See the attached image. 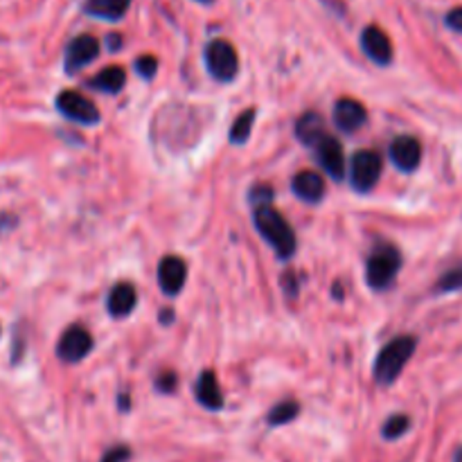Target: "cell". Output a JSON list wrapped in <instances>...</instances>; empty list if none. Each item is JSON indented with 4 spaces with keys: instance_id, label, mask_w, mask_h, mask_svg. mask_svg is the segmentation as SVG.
<instances>
[{
    "instance_id": "cell-1",
    "label": "cell",
    "mask_w": 462,
    "mask_h": 462,
    "mask_svg": "<svg viewBox=\"0 0 462 462\" xmlns=\"http://www.w3.org/2000/svg\"><path fill=\"white\" fill-rule=\"evenodd\" d=\"M253 221H255V228L260 230L262 237L278 251L280 257L293 255V251H296V235H293V228L289 226V221L275 208H255Z\"/></svg>"
},
{
    "instance_id": "cell-2",
    "label": "cell",
    "mask_w": 462,
    "mask_h": 462,
    "mask_svg": "<svg viewBox=\"0 0 462 462\" xmlns=\"http://www.w3.org/2000/svg\"><path fill=\"white\" fill-rule=\"evenodd\" d=\"M418 341L413 337H400L393 338L382 352H379L377 361H374V382L382 386H391L397 382L402 370L406 368L409 359L413 356Z\"/></svg>"
},
{
    "instance_id": "cell-3",
    "label": "cell",
    "mask_w": 462,
    "mask_h": 462,
    "mask_svg": "<svg viewBox=\"0 0 462 462\" xmlns=\"http://www.w3.org/2000/svg\"><path fill=\"white\" fill-rule=\"evenodd\" d=\"M402 269V255L395 246H379L377 251L370 255L368 269H365V278L368 284L377 291L388 289L395 282L397 273Z\"/></svg>"
},
{
    "instance_id": "cell-4",
    "label": "cell",
    "mask_w": 462,
    "mask_h": 462,
    "mask_svg": "<svg viewBox=\"0 0 462 462\" xmlns=\"http://www.w3.org/2000/svg\"><path fill=\"white\" fill-rule=\"evenodd\" d=\"M206 66L215 79L233 81L239 70V57L235 45L226 39L210 41L206 48Z\"/></svg>"
},
{
    "instance_id": "cell-5",
    "label": "cell",
    "mask_w": 462,
    "mask_h": 462,
    "mask_svg": "<svg viewBox=\"0 0 462 462\" xmlns=\"http://www.w3.org/2000/svg\"><path fill=\"white\" fill-rule=\"evenodd\" d=\"M382 170L383 161L377 152H373V149H361V152H356L350 162V180L355 185V189L370 192L377 185Z\"/></svg>"
},
{
    "instance_id": "cell-6",
    "label": "cell",
    "mask_w": 462,
    "mask_h": 462,
    "mask_svg": "<svg viewBox=\"0 0 462 462\" xmlns=\"http://www.w3.org/2000/svg\"><path fill=\"white\" fill-rule=\"evenodd\" d=\"M57 108L68 120L79 122V125H97L99 122L97 106L77 90H61L57 95Z\"/></svg>"
},
{
    "instance_id": "cell-7",
    "label": "cell",
    "mask_w": 462,
    "mask_h": 462,
    "mask_svg": "<svg viewBox=\"0 0 462 462\" xmlns=\"http://www.w3.org/2000/svg\"><path fill=\"white\" fill-rule=\"evenodd\" d=\"M93 350V337H90L88 329H84L81 325H72L66 332L61 334L57 346L59 359H63L66 364H77V361L84 359L88 352Z\"/></svg>"
},
{
    "instance_id": "cell-8",
    "label": "cell",
    "mask_w": 462,
    "mask_h": 462,
    "mask_svg": "<svg viewBox=\"0 0 462 462\" xmlns=\"http://www.w3.org/2000/svg\"><path fill=\"white\" fill-rule=\"evenodd\" d=\"M314 152L320 167H323L334 180H343V176H346V153H343L341 143H338L334 135H325V138L316 144Z\"/></svg>"
},
{
    "instance_id": "cell-9",
    "label": "cell",
    "mask_w": 462,
    "mask_h": 462,
    "mask_svg": "<svg viewBox=\"0 0 462 462\" xmlns=\"http://www.w3.org/2000/svg\"><path fill=\"white\" fill-rule=\"evenodd\" d=\"M185 280H188V266H185V262L176 255L162 257L161 264H158V284H161L162 293H167V296H179L185 287Z\"/></svg>"
},
{
    "instance_id": "cell-10",
    "label": "cell",
    "mask_w": 462,
    "mask_h": 462,
    "mask_svg": "<svg viewBox=\"0 0 462 462\" xmlns=\"http://www.w3.org/2000/svg\"><path fill=\"white\" fill-rule=\"evenodd\" d=\"M99 54V41L90 34H79L68 43L66 72H77L93 63Z\"/></svg>"
},
{
    "instance_id": "cell-11",
    "label": "cell",
    "mask_w": 462,
    "mask_h": 462,
    "mask_svg": "<svg viewBox=\"0 0 462 462\" xmlns=\"http://www.w3.org/2000/svg\"><path fill=\"white\" fill-rule=\"evenodd\" d=\"M391 161L400 171H415L422 161V144L413 135H400L391 144Z\"/></svg>"
},
{
    "instance_id": "cell-12",
    "label": "cell",
    "mask_w": 462,
    "mask_h": 462,
    "mask_svg": "<svg viewBox=\"0 0 462 462\" xmlns=\"http://www.w3.org/2000/svg\"><path fill=\"white\" fill-rule=\"evenodd\" d=\"M368 120V111L361 102L350 97L338 99L337 106H334V125L343 131V134H355Z\"/></svg>"
},
{
    "instance_id": "cell-13",
    "label": "cell",
    "mask_w": 462,
    "mask_h": 462,
    "mask_svg": "<svg viewBox=\"0 0 462 462\" xmlns=\"http://www.w3.org/2000/svg\"><path fill=\"white\" fill-rule=\"evenodd\" d=\"M361 48L379 66H388L393 61V43L382 27H365L364 34H361Z\"/></svg>"
},
{
    "instance_id": "cell-14",
    "label": "cell",
    "mask_w": 462,
    "mask_h": 462,
    "mask_svg": "<svg viewBox=\"0 0 462 462\" xmlns=\"http://www.w3.org/2000/svg\"><path fill=\"white\" fill-rule=\"evenodd\" d=\"M135 302H138V293H135L134 284L120 282L111 289L106 300L108 314L122 319V316H129L135 310Z\"/></svg>"
},
{
    "instance_id": "cell-15",
    "label": "cell",
    "mask_w": 462,
    "mask_h": 462,
    "mask_svg": "<svg viewBox=\"0 0 462 462\" xmlns=\"http://www.w3.org/2000/svg\"><path fill=\"white\" fill-rule=\"evenodd\" d=\"M293 192H296L298 199L307 203H319L325 194V180L323 176L316 174V171H300L296 174L291 183Z\"/></svg>"
},
{
    "instance_id": "cell-16",
    "label": "cell",
    "mask_w": 462,
    "mask_h": 462,
    "mask_svg": "<svg viewBox=\"0 0 462 462\" xmlns=\"http://www.w3.org/2000/svg\"><path fill=\"white\" fill-rule=\"evenodd\" d=\"M194 393H197V400L201 402L206 409L219 411L221 406H224V393H221L219 379H217V374L210 373V370H206V373L199 377Z\"/></svg>"
},
{
    "instance_id": "cell-17",
    "label": "cell",
    "mask_w": 462,
    "mask_h": 462,
    "mask_svg": "<svg viewBox=\"0 0 462 462\" xmlns=\"http://www.w3.org/2000/svg\"><path fill=\"white\" fill-rule=\"evenodd\" d=\"M296 135L302 144L314 149L328 135L325 134L323 117L319 113H305V116H300V120L296 122Z\"/></svg>"
},
{
    "instance_id": "cell-18",
    "label": "cell",
    "mask_w": 462,
    "mask_h": 462,
    "mask_svg": "<svg viewBox=\"0 0 462 462\" xmlns=\"http://www.w3.org/2000/svg\"><path fill=\"white\" fill-rule=\"evenodd\" d=\"M131 0H86L84 12L102 21H120L129 9Z\"/></svg>"
},
{
    "instance_id": "cell-19",
    "label": "cell",
    "mask_w": 462,
    "mask_h": 462,
    "mask_svg": "<svg viewBox=\"0 0 462 462\" xmlns=\"http://www.w3.org/2000/svg\"><path fill=\"white\" fill-rule=\"evenodd\" d=\"M125 84H126V72L125 68L120 66L104 68V70H99L97 75L90 79V86H93L95 90H99V93H108V95L120 93V90L125 88Z\"/></svg>"
},
{
    "instance_id": "cell-20",
    "label": "cell",
    "mask_w": 462,
    "mask_h": 462,
    "mask_svg": "<svg viewBox=\"0 0 462 462\" xmlns=\"http://www.w3.org/2000/svg\"><path fill=\"white\" fill-rule=\"evenodd\" d=\"M298 413H300V404L293 400H287V402H282V404L275 406V409H271L269 418L266 420H269L271 427H282V424L296 420Z\"/></svg>"
},
{
    "instance_id": "cell-21",
    "label": "cell",
    "mask_w": 462,
    "mask_h": 462,
    "mask_svg": "<svg viewBox=\"0 0 462 462\" xmlns=\"http://www.w3.org/2000/svg\"><path fill=\"white\" fill-rule=\"evenodd\" d=\"M253 122H255V108H248V111H244L242 116L235 120L233 129H230V143L235 144L246 143L248 135H251L253 131Z\"/></svg>"
},
{
    "instance_id": "cell-22",
    "label": "cell",
    "mask_w": 462,
    "mask_h": 462,
    "mask_svg": "<svg viewBox=\"0 0 462 462\" xmlns=\"http://www.w3.org/2000/svg\"><path fill=\"white\" fill-rule=\"evenodd\" d=\"M409 429H411L409 415H393V418L386 422V427H383V438H388V440H397V438L404 436Z\"/></svg>"
},
{
    "instance_id": "cell-23",
    "label": "cell",
    "mask_w": 462,
    "mask_h": 462,
    "mask_svg": "<svg viewBox=\"0 0 462 462\" xmlns=\"http://www.w3.org/2000/svg\"><path fill=\"white\" fill-rule=\"evenodd\" d=\"M458 289H462V266H458V269H451L449 273L442 275V280L438 282V291H458Z\"/></svg>"
},
{
    "instance_id": "cell-24",
    "label": "cell",
    "mask_w": 462,
    "mask_h": 462,
    "mask_svg": "<svg viewBox=\"0 0 462 462\" xmlns=\"http://www.w3.org/2000/svg\"><path fill=\"white\" fill-rule=\"evenodd\" d=\"M135 70H138V75L144 77V79H152L158 70V59L152 57V54H144V57L135 59Z\"/></svg>"
},
{
    "instance_id": "cell-25",
    "label": "cell",
    "mask_w": 462,
    "mask_h": 462,
    "mask_svg": "<svg viewBox=\"0 0 462 462\" xmlns=\"http://www.w3.org/2000/svg\"><path fill=\"white\" fill-rule=\"evenodd\" d=\"M271 199H273V188H269V185H257L251 189V201L255 203V208L271 206Z\"/></svg>"
},
{
    "instance_id": "cell-26",
    "label": "cell",
    "mask_w": 462,
    "mask_h": 462,
    "mask_svg": "<svg viewBox=\"0 0 462 462\" xmlns=\"http://www.w3.org/2000/svg\"><path fill=\"white\" fill-rule=\"evenodd\" d=\"M129 456H131L129 447H113L111 451H106V454H104L102 462H126L129 460Z\"/></svg>"
},
{
    "instance_id": "cell-27",
    "label": "cell",
    "mask_w": 462,
    "mask_h": 462,
    "mask_svg": "<svg viewBox=\"0 0 462 462\" xmlns=\"http://www.w3.org/2000/svg\"><path fill=\"white\" fill-rule=\"evenodd\" d=\"M447 25L454 32H462V7L451 9V12L447 14Z\"/></svg>"
},
{
    "instance_id": "cell-28",
    "label": "cell",
    "mask_w": 462,
    "mask_h": 462,
    "mask_svg": "<svg viewBox=\"0 0 462 462\" xmlns=\"http://www.w3.org/2000/svg\"><path fill=\"white\" fill-rule=\"evenodd\" d=\"M158 388L162 393H174L176 388V374L174 373H165L161 379H158Z\"/></svg>"
},
{
    "instance_id": "cell-29",
    "label": "cell",
    "mask_w": 462,
    "mask_h": 462,
    "mask_svg": "<svg viewBox=\"0 0 462 462\" xmlns=\"http://www.w3.org/2000/svg\"><path fill=\"white\" fill-rule=\"evenodd\" d=\"M298 284H296V278H293L291 273H287L284 275V291H289V296H296V291H298Z\"/></svg>"
},
{
    "instance_id": "cell-30",
    "label": "cell",
    "mask_w": 462,
    "mask_h": 462,
    "mask_svg": "<svg viewBox=\"0 0 462 462\" xmlns=\"http://www.w3.org/2000/svg\"><path fill=\"white\" fill-rule=\"evenodd\" d=\"M120 43H122V39H120V36H117V34L108 36V48H111V50L120 48Z\"/></svg>"
},
{
    "instance_id": "cell-31",
    "label": "cell",
    "mask_w": 462,
    "mask_h": 462,
    "mask_svg": "<svg viewBox=\"0 0 462 462\" xmlns=\"http://www.w3.org/2000/svg\"><path fill=\"white\" fill-rule=\"evenodd\" d=\"M456 462H462V449L458 451V456H456Z\"/></svg>"
},
{
    "instance_id": "cell-32",
    "label": "cell",
    "mask_w": 462,
    "mask_h": 462,
    "mask_svg": "<svg viewBox=\"0 0 462 462\" xmlns=\"http://www.w3.org/2000/svg\"><path fill=\"white\" fill-rule=\"evenodd\" d=\"M197 3H203V5H210L212 0H197Z\"/></svg>"
}]
</instances>
